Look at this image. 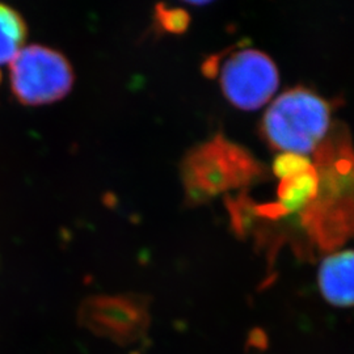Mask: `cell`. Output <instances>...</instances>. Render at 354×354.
Here are the masks:
<instances>
[{
  "label": "cell",
  "instance_id": "5b68a950",
  "mask_svg": "<svg viewBox=\"0 0 354 354\" xmlns=\"http://www.w3.org/2000/svg\"><path fill=\"white\" fill-rule=\"evenodd\" d=\"M274 62L261 51L234 53L221 70V86L228 102L243 111L261 108L279 88Z\"/></svg>",
  "mask_w": 354,
  "mask_h": 354
},
{
  "label": "cell",
  "instance_id": "8992f818",
  "mask_svg": "<svg viewBox=\"0 0 354 354\" xmlns=\"http://www.w3.org/2000/svg\"><path fill=\"white\" fill-rule=\"evenodd\" d=\"M317 283L329 304L354 307V251L327 256L319 266Z\"/></svg>",
  "mask_w": 354,
  "mask_h": 354
},
{
  "label": "cell",
  "instance_id": "277c9868",
  "mask_svg": "<svg viewBox=\"0 0 354 354\" xmlns=\"http://www.w3.org/2000/svg\"><path fill=\"white\" fill-rule=\"evenodd\" d=\"M77 323L92 335L118 345L142 340L151 324L150 299L142 294H97L77 308Z\"/></svg>",
  "mask_w": 354,
  "mask_h": 354
},
{
  "label": "cell",
  "instance_id": "3957f363",
  "mask_svg": "<svg viewBox=\"0 0 354 354\" xmlns=\"http://www.w3.org/2000/svg\"><path fill=\"white\" fill-rule=\"evenodd\" d=\"M10 82L17 102L37 106L67 96L74 86V71L59 51L30 45L10 64Z\"/></svg>",
  "mask_w": 354,
  "mask_h": 354
},
{
  "label": "cell",
  "instance_id": "ba28073f",
  "mask_svg": "<svg viewBox=\"0 0 354 354\" xmlns=\"http://www.w3.org/2000/svg\"><path fill=\"white\" fill-rule=\"evenodd\" d=\"M155 21L162 32L181 35L189 26L190 16L185 10L158 4L155 8Z\"/></svg>",
  "mask_w": 354,
  "mask_h": 354
},
{
  "label": "cell",
  "instance_id": "7a4b0ae2",
  "mask_svg": "<svg viewBox=\"0 0 354 354\" xmlns=\"http://www.w3.org/2000/svg\"><path fill=\"white\" fill-rule=\"evenodd\" d=\"M327 102L314 92L294 88L268 108L263 120L266 142L279 151L306 155L314 151L329 127Z\"/></svg>",
  "mask_w": 354,
  "mask_h": 354
},
{
  "label": "cell",
  "instance_id": "52a82bcc",
  "mask_svg": "<svg viewBox=\"0 0 354 354\" xmlns=\"http://www.w3.org/2000/svg\"><path fill=\"white\" fill-rule=\"evenodd\" d=\"M26 35L24 17L12 7L0 3V64L12 62L24 48Z\"/></svg>",
  "mask_w": 354,
  "mask_h": 354
},
{
  "label": "cell",
  "instance_id": "6da1fadb",
  "mask_svg": "<svg viewBox=\"0 0 354 354\" xmlns=\"http://www.w3.org/2000/svg\"><path fill=\"white\" fill-rule=\"evenodd\" d=\"M261 175L263 168L251 152L222 136L193 147L181 163L183 185L192 205L244 188Z\"/></svg>",
  "mask_w": 354,
  "mask_h": 354
}]
</instances>
